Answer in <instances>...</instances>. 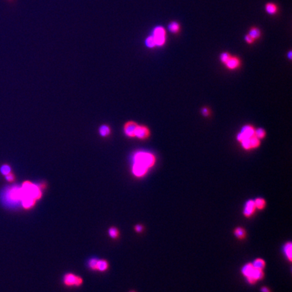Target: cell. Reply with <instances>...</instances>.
<instances>
[{
    "instance_id": "obj_1",
    "label": "cell",
    "mask_w": 292,
    "mask_h": 292,
    "mask_svg": "<svg viewBox=\"0 0 292 292\" xmlns=\"http://www.w3.org/2000/svg\"><path fill=\"white\" fill-rule=\"evenodd\" d=\"M21 191L22 199L24 197H31V198L37 200L40 199L42 195V193L39 186L29 181H26L22 184Z\"/></svg>"
},
{
    "instance_id": "obj_2",
    "label": "cell",
    "mask_w": 292,
    "mask_h": 292,
    "mask_svg": "<svg viewBox=\"0 0 292 292\" xmlns=\"http://www.w3.org/2000/svg\"><path fill=\"white\" fill-rule=\"evenodd\" d=\"M156 161L154 156L149 152L139 151L134 155L133 162H136L143 165L146 168H151Z\"/></svg>"
},
{
    "instance_id": "obj_3",
    "label": "cell",
    "mask_w": 292,
    "mask_h": 292,
    "mask_svg": "<svg viewBox=\"0 0 292 292\" xmlns=\"http://www.w3.org/2000/svg\"><path fill=\"white\" fill-rule=\"evenodd\" d=\"M152 36L154 39L156 46H162L166 42V31L163 27H156L154 28Z\"/></svg>"
},
{
    "instance_id": "obj_4",
    "label": "cell",
    "mask_w": 292,
    "mask_h": 292,
    "mask_svg": "<svg viewBox=\"0 0 292 292\" xmlns=\"http://www.w3.org/2000/svg\"><path fill=\"white\" fill-rule=\"evenodd\" d=\"M64 281V284L67 286H80L83 283V280L81 277L71 273L65 275Z\"/></svg>"
},
{
    "instance_id": "obj_5",
    "label": "cell",
    "mask_w": 292,
    "mask_h": 292,
    "mask_svg": "<svg viewBox=\"0 0 292 292\" xmlns=\"http://www.w3.org/2000/svg\"><path fill=\"white\" fill-rule=\"evenodd\" d=\"M147 169V168L140 164L133 162L132 171L134 175L137 176V177H141V176H144L146 174Z\"/></svg>"
},
{
    "instance_id": "obj_6",
    "label": "cell",
    "mask_w": 292,
    "mask_h": 292,
    "mask_svg": "<svg viewBox=\"0 0 292 292\" xmlns=\"http://www.w3.org/2000/svg\"><path fill=\"white\" fill-rule=\"evenodd\" d=\"M137 125L136 123L134 122H129L125 124V127H124V131H125V133L126 135L129 137H135V131L137 129Z\"/></svg>"
},
{
    "instance_id": "obj_7",
    "label": "cell",
    "mask_w": 292,
    "mask_h": 292,
    "mask_svg": "<svg viewBox=\"0 0 292 292\" xmlns=\"http://www.w3.org/2000/svg\"><path fill=\"white\" fill-rule=\"evenodd\" d=\"M150 135V131L145 126H137V129L135 131V137L140 139H146Z\"/></svg>"
},
{
    "instance_id": "obj_8",
    "label": "cell",
    "mask_w": 292,
    "mask_h": 292,
    "mask_svg": "<svg viewBox=\"0 0 292 292\" xmlns=\"http://www.w3.org/2000/svg\"><path fill=\"white\" fill-rule=\"evenodd\" d=\"M8 196L10 199L13 201L21 200L22 199V191L21 188L14 187L8 193Z\"/></svg>"
},
{
    "instance_id": "obj_9",
    "label": "cell",
    "mask_w": 292,
    "mask_h": 292,
    "mask_svg": "<svg viewBox=\"0 0 292 292\" xmlns=\"http://www.w3.org/2000/svg\"><path fill=\"white\" fill-rule=\"evenodd\" d=\"M255 208H256V206H255L254 201L248 200L246 202L245 207H244V215L246 216H250L254 213Z\"/></svg>"
},
{
    "instance_id": "obj_10",
    "label": "cell",
    "mask_w": 292,
    "mask_h": 292,
    "mask_svg": "<svg viewBox=\"0 0 292 292\" xmlns=\"http://www.w3.org/2000/svg\"><path fill=\"white\" fill-rule=\"evenodd\" d=\"M241 133L244 135L245 137L251 138L252 137L254 136L255 131L252 126L245 125L242 128Z\"/></svg>"
},
{
    "instance_id": "obj_11",
    "label": "cell",
    "mask_w": 292,
    "mask_h": 292,
    "mask_svg": "<svg viewBox=\"0 0 292 292\" xmlns=\"http://www.w3.org/2000/svg\"><path fill=\"white\" fill-rule=\"evenodd\" d=\"M225 64L229 68L235 69L240 66V60L235 57H231Z\"/></svg>"
},
{
    "instance_id": "obj_12",
    "label": "cell",
    "mask_w": 292,
    "mask_h": 292,
    "mask_svg": "<svg viewBox=\"0 0 292 292\" xmlns=\"http://www.w3.org/2000/svg\"><path fill=\"white\" fill-rule=\"evenodd\" d=\"M21 200H22V206L24 208H27V209H28L33 206L36 201L35 200L31 198V197H24V198H22Z\"/></svg>"
},
{
    "instance_id": "obj_13",
    "label": "cell",
    "mask_w": 292,
    "mask_h": 292,
    "mask_svg": "<svg viewBox=\"0 0 292 292\" xmlns=\"http://www.w3.org/2000/svg\"><path fill=\"white\" fill-rule=\"evenodd\" d=\"M265 10L268 14L270 15H274L277 12L278 7L276 4L273 3H269L266 4Z\"/></svg>"
},
{
    "instance_id": "obj_14",
    "label": "cell",
    "mask_w": 292,
    "mask_h": 292,
    "mask_svg": "<svg viewBox=\"0 0 292 292\" xmlns=\"http://www.w3.org/2000/svg\"><path fill=\"white\" fill-rule=\"evenodd\" d=\"M241 270L242 273H243L246 277H251V275H252L254 270V268L252 264H247L242 268Z\"/></svg>"
},
{
    "instance_id": "obj_15",
    "label": "cell",
    "mask_w": 292,
    "mask_h": 292,
    "mask_svg": "<svg viewBox=\"0 0 292 292\" xmlns=\"http://www.w3.org/2000/svg\"><path fill=\"white\" fill-rule=\"evenodd\" d=\"M168 29L172 33H177L180 31V24L175 21H172L168 24Z\"/></svg>"
},
{
    "instance_id": "obj_16",
    "label": "cell",
    "mask_w": 292,
    "mask_h": 292,
    "mask_svg": "<svg viewBox=\"0 0 292 292\" xmlns=\"http://www.w3.org/2000/svg\"><path fill=\"white\" fill-rule=\"evenodd\" d=\"M248 35L252 37L253 39H258L260 37L261 32L260 29H258L256 27H252V28H250V30L249 31V33Z\"/></svg>"
},
{
    "instance_id": "obj_17",
    "label": "cell",
    "mask_w": 292,
    "mask_h": 292,
    "mask_svg": "<svg viewBox=\"0 0 292 292\" xmlns=\"http://www.w3.org/2000/svg\"><path fill=\"white\" fill-rule=\"evenodd\" d=\"M99 133L101 137H107L110 133V129L109 126L106 125H101L99 129Z\"/></svg>"
},
{
    "instance_id": "obj_18",
    "label": "cell",
    "mask_w": 292,
    "mask_h": 292,
    "mask_svg": "<svg viewBox=\"0 0 292 292\" xmlns=\"http://www.w3.org/2000/svg\"><path fill=\"white\" fill-rule=\"evenodd\" d=\"M263 276H264V273H263L262 272V270L254 269L252 275H251V277H249L252 278L256 281L257 280H259V279H261L263 277Z\"/></svg>"
},
{
    "instance_id": "obj_19",
    "label": "cell",
    "mask_w": 292,
    "mask_h": 292,
    "mask_svg": "<svg viewBox=\"0 0 292 292\" xmlns=\"http://www.w3.org/2000/svg\"><path fill=\"white\" fill-rule=\"evenodd\" d=\"M108 267V262L104 260H97V270L100 271H105Z\"/></svg>"
},
{
    "instance_id": "obj_20",
    "label": "cell",
    "mask_w": 292,
    "mask_h": 292,
    "mask_svg": "<svg viewBox=\"0 0 292 292\" xmlns=\"http://www.w3.org/2000/svg\"><path fill=\"white\" fill-rule=\"evenodd\" d=\"M252 265L254 269L262 270V269L265 267V262L264 260H262V259H256V260H255L252 263Z\"/></svg>"
},
{
    "instance_id": "obj_21",
    "label": "cell",
    "mask_w": 292,
    "mask_h": 292,
    "mask_svg": "<svg viewBox=\"0 0 292 292\" xmlns=\"http://www.w3.org/2000/svg\"><path fill=\"white\" fill-rule=\"evenodd\" d=\"M284 252L287 257L290 260H291V256H292V252H291V249H292V246H291V243L289 242L285 244L284 246Z\"/></svg>"
},
{
    "instance_id": "obj_22",
    "label": "cell",
    "mask_w": 292,
    "mask_h": 292,
    "mask_svg": "<svg viewBox=\"0 0 292 292\" xmlns=\"http://www.w3.org/2000/svg\"><path fill=\"white\" fill-rule=\"evenodd\" d=\"M146 46L149 47V48H153L156 46V43H155V41L153 37V36L150 35L149 37H147L146 40Z\"/></svg>"
},
{
    "instance_id": "obj_23",
    "label": "cell",
    "mask_w": 292,
    "mask_h": 292,
    "mask_svg": "<svg viewBox=\"0 0 292 292\" xmlns=\"http://www.w3.org/2000/svg\"><path fill=\"white\" fill-rule=\"evenodd\" d=\"M254 204H255V206H256V208H257L258 209H262L263 208L265 207L266 202H265V201L264 199L257 198V199L255 200Z\"/></svg>"
},
{
    "instance_id": "obj_24",
    "label": "cell",
    "mask_w": 292,
    "mask_h": 292,
    "mask_svg": "<svg viewBox=\"0 0 292 292\" xmlns=\"http://www.w3.org/2000/svg\"><path fill=\"white\" fill-rule=\"evenodd\" d=\"M12 171L11 167L7 165V164H4V165H2L0 168V172L3 175H7L8 174H10Z\"/></svg>"
},
{
    "instance_id": "obj_25",
    "label": "cell",
    "mask_w": 292,
    "mask_h": 292,
    "mask_svg": "<svg viewBox=\"0 0 292 292\" xmlns=\"http://www.w3.org/2000/svg\"><path fill=\"white\" fill-rule=\"evenodd\" d=\"M235 235L237 237L241 239V238L244 237L245 236V231L244 229L241 227H238L235 230Z\"/></svg>"
},
{
    "instance_id": "obj_26",
    "label": "cell",
    "mask_w": 292,
    "mask_h": 292,
    "mask_svg": "<svg viewBox=\"0 0 292 292\" xmlns=\"http://www.w3.org/2000/svg\"><path fill=\"white\" fill-rule=\"evenodd\" d=\"M260 144V141H259V139H258L256 137L253 136L250 138V145H251V148L252 147H256Z\"/></svg>"
},
{
    "instance_id": "obj_27",
    "label": "cell",
    "mask_w": 292,
    "mask_h": 292,
    "mask_svg": "<svg viewBox=\"0 0 292 292\" xmlns=\"http://www.w3.org/2000/svg\"><path fill=\"white\" fill-rule=\"evenodd\" d=\"M118 234H119L118 230L116 228L112 227L109 229V235L112 238L115 239V238L118 237Z\"/></svg>"
},
{
    "instance_id": "obj_28",
    "label": "cell",
    "mask_w": 292,
    "mask_h": 292,
    "mask_svg": "<svg viewBox=\"0 0 292 292\" xmlns=\"http://www.w3.org/2000/svg\"><path fill=\"white\" fill-rule=\"evenodd\" d=\"M254 136L258 139H262L265 136V131L262 129H258L256 131H255Z\"/></svg>"
},
{
    "instance_id": "obj_29",
    "label": "cell",
    "mask_w": 292,
    "mask_h": 292,
    "mask_svg": "<svg viewBox=\"0 0 292 292\" xmlns=\"http://www.w3.org/2000/svg\"><path fill=\"white\" fill-rule=\"evenodd\" d=\"M241 144L242 146H243L245 149L246 150H249L251 148V145H250V138L246 137L244 139L241 141Z\"/></svg>"
},
{
    "instance_id": "obj_30",
    "label": "cell",
    "mask_w": 292,
    "mask_h": 292,
    "mask_svg": "<svg viewBox=\"0 0 292 292\" xmlns=\"http://www.w3.org/2000/svg\"><path fill=\"white\" fill-rule=\"evenodd\" d=\"M97 259H92V260H90L89 262V266L90 267V269L94 270H97Z\"/></svg>"
},
{
    "instance_id": "obj_31",
    "label": "cell",
    "mask_w": 292,
    "mask_h": 292,
    "mask_svg": "<svg viewBox=\"0 0 292 292\" xmlns=\"http://www.w3.org/2000/svg\"><path fill=\"white\" fill-rule=\"evenodd\" d=\"M231 57V56L229 55V53H223L220 55V60L224 63H226L229 60V59Z\"/></svg>"
},
{
    "instance_id": "obj_32",
    "label": "cell",
    "mask_w": 292,
    "mask_h": 292,
    "mask_svg": "<svg viewBox=\"0 0 292 292\" xmlns=\"http://www.w3.org/2000/svg\"><path fill=\"white\" fill-rule=\"evenodd\" d=\"M6 176V179L7 181H9V182H12V181H13L14 180L15 177H14V175L12 173V172H10V174H8L7 175L5 176Z\"/></svg>"
},
{
    "instance_id": "obj_33",
    "label": "cell",
    "mask_w": 292,
    "mask_h": 292,
    "mask_svg": "<svg viewBox=\"0 0 292 292\" xmlns=\"http://www.w3.org/2000/svg\"><path fill=\"white\" fill-rule=\"evenodd\" d=\"M245 42L248 43H249V44H251L252 43H253L254 41V39H253L252 37H251L249 35H246L245 36Z\"/></svg>"
},
{
    "instance_id": "obj_34",
    "label": "cell",
    "mask_w": 292,
    "mask_h": 292,
    "mask_svg": "<svg viewBox=\"0 0 292 292\" xmlns=\"http://www.w3.org/2000/svg\"><path fill=\"white\" fill-rule=\"evenodd\" d=\"M135 230H136V231L137 232H139V233H140L143 231V226H141V225H137L135 226Z\"/></svg>"
},
{
    "instance_id": "obj_35",
    "label": "cell",
    "mask_w": 292,
    "mask_h": 292,
    "mask_svg": "<svg viewBox=\"0 0 292 292\" xmlns=\"http://www.w3.org/2000/svg\"><path fill=\"white\" fill-rule=\"evenodd\" d=\"M201 112H202V114L204 115V116H208V115L209 114V110L206 108H204Z\"/></svg>"
},
{
    "instance_id": "obj_36",
    "label": "cell",
    "mask_w": 292,
    "mask_h": 292,
    "mask_svg": "<svg viewBox=\"0 0 292 292\" xmlns=\"http://www.w3.org/2000/svg\"><path fill=\"white\" fill-rule=\"evenodd\" d=\"M261 292H270V291L268 288H267V287H264L261 289Z\"/></svg>"
},
{
    "instance_id": "obj_37",
    "label": "cell",
    "mask_w": 292,
    "mask_h": 292,
    "mask_svg": "<svg viewBox=\"0 0 292 292\" xmlns=\"http://www.w3.org/2000/svg\"><path fill=\"white\" fill-rule=\"evenodd\" d=\"M287 56H288L289 59H290V60H291V58H292V52H291V51H290V52H289L288 55H287Z\"/></svg>"
},
{
    "instance_id": "obj_38",
    "label": "cell",
    "mask_w": 292,
    "mask_h": 292,
    "mask_svg": "<svg viewBox=\"0 0 292 292\" xmlns=\"http://www.w3.org/2000/svg\"><path fill=\"white\" fill-rule=\"evenodd\" d=\"M131 292H135V291H131Z\"/></svg>"
}]
</instances>
